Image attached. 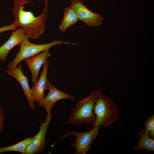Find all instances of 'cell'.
Segmentation results:
<instances>
[{
	"instance_id": "obj_1",
	"label": "cell",
	"mask_w": 154,
	"mask_h": 154,
	"mask_svg": "<svg viewBox=\"0 0 154 154\" xmlns=\"http://www.w3.org/2000/svg\"><path fill=\"white\" fill-rule=\"evenodd\" d=\"M43 11L39 16L35 17L30 11L24 10L25 5L32 2L29 0H14L12 13L14 17V23L17 27L21 26L25 35L28 38L37 39L43 33L46 27L45 22L48 17V1H45Z\"/></svg>"
},
{
	"instance_id": "obj_2",
	"label": "cell",
	"mask_w": 154,
	"mask_h": 154,
	"mask_svg": "<svg viewBox=\"0 0 154 154\" xmlns=\"http://www.w3.org/2000/svg\"><path fill=\"white\" fill-rule=\"evenodd\" d=\"M93 112L95 119L93 127H107L114 124L120 117L119 106L105 94L100 93L97 97Z\"/></svg>"
},
{
	"instance_id": "obj_3",
	"label": "cell",
	"mask_w": 154,
	"mask_h": 154,
	"mask_svg": "<svg viewBox=\"0 0 154 154\" xmlns=\"http://www.w3.org/2000/svg\"><path fill=\"white\" fill-rule=\"evenodd\" d=\"M101 93L100 90H96L87 97L78 101L71 110L68 123L76 125L84 123L93 124L95 119L94 106L97 97Z\"/></svg>"
},
{
	"instance_id": "obj_4",
	"label": "cell",
	"mask_w": 154,
	"mask_h": 154,
	"mask_svg": "<svg viewBox=\"0 0 154 154\" xmlns=\"http://www.w3.org/2000/svg\"><path fill=\"white\" fill-rule=\"evenodd\" d=\"M70 44L78 45L75 43L63 42L60 40H55L49 43L37 44L30 42L29 38L25 35L20 44V49L14 59L8 65V68L16 67L23 60L33 57L54 46L60 44Z\"/></svg>"
},
{
	"instance_id": "obj_5",
	"label": "cell",
	"mask_w": 154,
	"mask_h": 154,
	"mask_svg": "<svg viewBox=\"0 0 154 154\" xmlns=\"http://www.w3.org/2000/svg\"><path fill=\"white\" fill-rule=\"evenodd\" d=\"M101 127L99 126L93 127L88 131H67L60 138V141L70 135L75 136V142L71 144V147L75 148V154H86L91 148V145L98 134L99 130Z\"/></svg>"
},
{
	"instance_id": "obj_6",
	"label": "cell",
	"mask_w": 154,
	"mask_h": 154,
	"mask_svg": "<svg viewBox=\"0 0 154 154\" xmlns=\"http://www.w3.org/2000/svg\"><path fill=\"white\" fill-rule=\"evenodd\" d=\"M70 6L76 13L79 20L90 27H100L104 20L102 15L92 12L81 0H72Z\"/></svg>"
},
{
	"instance_id": "obj_7",
	"label": "cell",
	"mask_w": 154,
	"mask_h": 154,
	"mask_svg": "<svg viewBox=\"0 0 154 154\" xmlns=\"http://www.w3.org/2000/svg\"><path fill=\"white\" fill-rule=\"evenodd\" d=\"M51 115H47L45 121L41 122L39 127V131L34 137L28 145L25 154H34L40 152L44 150L48 144L45 139V135L50 122L52 119Z\"/></svg>"
},
{
	"instance_id": "obj_8",
	"label": "cell",
	"mask_w": 154,
	"mask_h": 154,
	"mask_svg": "<svg viewBox=\"0 0 154 154\" xmlns=\"http://www.w3.org/2000/svg\"><path fill=\"white\" fill-rule=\"evenodd\" d=\"M48 94L44 99L38 102V104L43 107L47 112V115H51V110L54 104L58 101L64 99L73 100L74 97L61 91L54 87L48 80Z\"/></svg>"
},
{
	"instance_id": "obj_9",
	"label": "cell",
	"mask_w": 154,
	"mask_h": 154,
	"mask_svg": "<svg viewBox=\"0 0 154 154\" xmlns=\"http://www.w3.org/2000/svg\"><path fill=\"white\" fill-rule=\"evenodd\" d=\"M22 66L20 64L15 68H8L6 73L15 78L19 83L26 97L28 102L31 108L34 110L35 108L34 102L33 100L28 79L23 73L22 70Z\"/></svg>"
},
{
	"instance_id": "obj_10",
	"label": "cell",
	"mask_w": 154,
	"mask_h": 154,
	"mask_svg": "<svg viewBox=\"0 0 154 154\" xmlns=\"http://www.w3.org/2000/svg\"><path fill=\"white\" fill-rule=\"evenodd\" d=\"M48 66L49 63L47 61L43 65V70L40 77L31 88L34 102H38L44 98V92L48 89L47 74Z\"/></svg>"
},
{
	"instance_id": "obj_11",
	"label": "cell",
	"mask_w": 154,
	"mask_h": 154,
	"mask_svg": "<svg viewBox=\"0 0 154 154\" xmlns=\"http://www.w3.org/2000/svg\"><path fill=\"white\" fill-rule=\"evenodd\" d=\"M48 49L36 55L24 60L29 67L32 75V81L34 84L37 80L42 66L47 61L51 53Z\"/></svg>"
},
{
	"instance_id": "obj_12",
	"label": "cell",
	"mask_w": 154,
	"mask_h": 154,
	"mask_svg": "<svg viewBox=\"0 0 154 154\" xmlns=\"http://www.w3.org/2000/svg\"><path fill=\"white\" fill-rule=\"evenodd\" d=\"M25 34L22 28L13 31L9 39L0 46V60L2 62L6 60L9 52L14 47L20 45Z\"/></svg>"
},
{
	"instance_id": "obj_13",
	"label": "cell",
	"mask_w": 154,
	"mask_h": 154,
	"mask_svg": "<svg viewBox=\"0 0 154 154\" xmlns=\"http://www.w3.org/2000/svg\"><path fill=\"white\" fill-rule=\"evenodd\" d=\"M137 136L139 139L137 145L133 148L135 150H144L151 153L154 151V139L150 137L149 131L145 127L141 131H138Z\"/></svg>"
},
{
	"instance_id": "obj_14",
	"label": "cell",
	"mask_w": 154,
	"mask_h": 154,
	"mask_svg": "<svg viewBox=\"0 0 154 154\" xmlns=\"http://www.w3.org/2000/svg\"><path fill=\"white\" fill-rule=\"evenodd\" d=\"M78 20L76 13L70 5L64 9V16L62 22L59 26V29L64 32L68 28L76 24Z\"/></svg>"
},
{
	"instance_id": "obj_15",
	"label": "cell",
	"mask_w": 154,
	"mask_h": 154,
	"mask_svg": "<svg viewBox=\"0 0 154 154\" xmlns=\"http://www.w3.org/2000/svg\"><path fill=\"white\" fill-rule=\"evenodd\" d=\"M32 137H28L22 141L14 145L0 147V153L14 151L25 154L28 145L32 139Z\"/></svg>"
},
{
	"instance_id": "obj_16",
	"label": "cell",
	"mask_w": 154,
	"mask_h": 154,
	"mask_svg": "<svg viewBox=\"0 0 154 154\" xmlns=\"http://www.w3.org/2000/svg\"><path fill=\"white\" fill-rule=\"evenodd\" d=\"M145 127L149 132V135L154 139V115L149 117L145 122Z\"/></svg>"
},
{
	"instance_id": "obj_17",
	"label": "cell",
	"mask_w": 154,
	"mask_h": 154,
	"mask_svg": "<svg viewBox=\"0 0 154 154\" xmlns=\"http://www.w3.org/2000/svg\"><path fill=\"white\" fill-rule=\"evenodd\" d=\"M5 121L4 112L0 104V134L3 129Z\"/></svg>"
},
{
	"instance_id": "obj_18",
	"label": "cell",
	"mask_w": 154,
	"mask_h": 154,
	"mask_svg": "<svg viewBox=\"0 0 154 154\" xmlns=\"http://www.w3.org/2000/svg\"><path fill=\"white\" fill-rule=\"evenodd\" d=\"M17 27L16 25L14 23H13L10 25L0 27V33L8 30L14 31L16 29Z\"/></svg>"
}]
</instances>
